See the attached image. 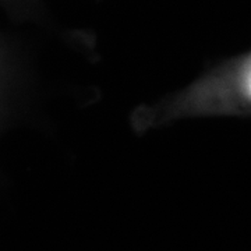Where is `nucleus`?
<instances>
[{
    "mask_svg": "<svg viewBox=\"0 0 251 251\" xmlns=\"http://www.w3.org/2000/svg\"><path fill=\"white\" fill-rule=\"evenodd\" d=\"M249 105L250 59L246 56L240 62L224 67L222 72H216L202 78L200 84L187 88L169 103L162 105V110L169 109V112L159 115L158 119L166 122L168 117L177 119L179 116L200 113H233L236 109H240L243 113Z\"/></svg>",
    "mask_w": 251,
    "mask_h": 251,
    "instance_id": "obj_1",
    "label": "nucleus"
}]
</instances>
